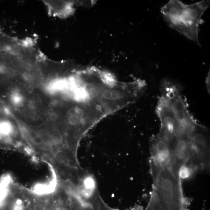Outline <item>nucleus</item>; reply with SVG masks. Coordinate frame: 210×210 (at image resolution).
<instances>
[{
  "instance_id": "nucleus-14",
  "label": "nucleus",
  "mask_w": 210,
  "mask_h": 210,
  "mask_svg": "<svg viewBox=\"0 0 210 210\" xmlns=\"http://www.w3.org/2000/svg\"><path fill=\"white\" fill-rule=\"evenodd\" d=\"M206 83L207 86V89H210V73L208 74V75L206 77Z\"/></svg>"
},
{
  "instance_id": "nucleus-11",
  "label": "nucleus",
  "mask_w": 210,
  "mask_h": 210,
  "mask_svg": "<svg viewBox=\"0 0 210 210\" xmlns=\"http://www.w3.org/2000/svg\"><path fill=\"white\" fill-rule=\"evenodd\" d=\"M7 74L8 77H13L15 76L16 72L13 69H10L7 70Z\"/></svg>"
},
{
  "instance_id": "nucleus-7",
  "label": "nucleus",
  "mask_w": 210,
  "mask_h": 210,
  "mask_svg": "<svg viewBox=\"0 0 210 210\" xmlns=\"http://www.w3.org/2000/svg\"><path fill=\"white\" fill-rule=\"evenodd\" d=\"M75 114L79 118H81L84 115L83 110L80 108H77L75 111Z\"/></svg>"
},
{
  "instance_id": "nucleus-6",
  "label": "nucleus",
  "mask_w": 210,
  "mask_h": 210,
  "mask_svg": "<svg viewBox=\"0 0 210 210\" xmlns=\"http://www.w3.org/2000/svg\"><path fill=\"white\" fill-rule=\"evenodd\" d=\"M69 122L71 125H75L79 123V118L75 114L70 116L69 118Z\"/></svg>"
},
{
  "instance_id": "nucleus-15",
  "label": "nucleus",
  "mask_w": 210,
  "mask_h": 210,
  "mask_svg": "<svg viewBox=\"0 0 210 210\" xmlns=\"http://www.w3.org/2000/svg\"><path fill=\"white\" fill-rule=\"evenodd\" d=\"M76 210H86V209H85L84 208H77V209H76Z\"/></svg>"
},
{
  "instance_id": "nucleus-13",
  "label": "nucleus",
  "mask_w": 210,
  "mask_h": 210,
  "mask_svg": "<svg viewBox=\"0 0 210 210\" xmlns=\"http://www.w3.org/2000/svg\"><path fill=\"white\" fill-rule=\"evenodd\" d=\"M12 65L14 67H18L20 65V61L18 59H15L13 61Z\"/></svg>"
},
{
  "instance_id": "nucleus-2",
  "label": "nucleus",
  "mask_w": 210,
  "mask_h": 210,
  "mask_svg": "<svg viewBox=\"0 0 210 210\" xmlns=\"http://www.w3.org/2000/svg\"><path fill=\"white\" fill-rule=\"evenodd\" d=\"M193 169L189 166L183 165L180 168L179 172V177L180 179H185L189 178L193 175Z\"/></svg>"
},
{
  "instance_id": "nucleus-10",
  "label": "nucleus",
  "mask_w": 210,
  "mask_h": 210,
  "mask_svg": "<svg viewBox=\"0 0 210 210\" xmlns=\"http://www.w3.org/2000/svg\"><path fill=\"white\" fill-rule=\"evenodd\" d=\"M11 51L13 54L17 55L20 52V49L18 46H15L11 48Z\"/></svg>"
},
{
  "instance_id": "nucleus-9",
  "label": "nucleus",
  "mask_w": 210,
  "mask_h": 210,
  "mask_svg": "<svg viewBox=\"0 0 210 210\" xmlns=\"http://www.w3.org/2000/svg\"><path fill=\"white\" fill-rule=\"evenodd\" d=\"M111 92L109 89H105L103 93V96L105 99H110L111 98Z\"/></svg>"
},
{
  "instance_id": "nucleus-4",
  "label": "nucleus",
  "mask_w": 210,
  "mask_h": 210,
  "mask_svg": "<svg viewBox=\"0 0 210 210\" xmlns=\"http://www.w3.org/2000/svg\"><path fill=\"white\" fill-rule=\"evenodd\" d=\"M37 111L36 107L32 104L26 105L23 109V113L27 117H34L36 114Z\"/></svg>"
},
{
  "instance_id": "nucleus-3",
  "label": "nucleus",
  "mask_w": 210,
  "mask_h": 210,
  "mask_svg": "<svg viewBox=\"0 0 210 210\" xmlns=\"http://www.w3.org/2000/svg\"><path fill=\"white\" fill-rule=\"evenodd\" d=\"M12 102L17 106H20L23 102V97L20 92L15 91L13 92L11 96Z\"/></svg>"
},
{
  "instance_id": "nucleus-8",
  "label": "nucleus",
  "mask_w": 210,
  "mask_h": 210,
  "mask_svg": "<svg viewBox=\"0 0 210 210\" xmlns=\"http://www.w3.org/2000/svg\"><path fill=\"white\" fill-rule=\"evenodd\" d=\"M45 210H55V207L53 204L48 201L45 204Z\"/></svg>"
},
{
  "instance_id": "nucleus-12",
  "label": "nucleus",
  "mask_w": 210,
  "mask_h": 210,
  "mask_svg": "<svg viewBox=\"0 0 210 210\" xmlns=\"http://www.w3.org/2000/svg\"><path fill=\"white\" fill-rule=\"evenodd\" d=\"M4 63L7 65H12L13 60L11 57H8L4 59Z\"/></svg>"
},
{
  "instance_id": "nucleus-5",
  "label": "nucleus",
  "mask_w": 210,
  "mask_h": 210,
  "mask_svg": "<svg viewBox=\"0 0 210 210\" xmlns=\"http://www.w3.org/2000/svg\"><path fill=\"white\" fill-rule=\"evenodd\" d=\"M42 201H38L34 206V210H45V204Z\"/></svg>"
},
{
  "instance_id": "nucleus-1",
  "label": "nucleus",
  "mask_w": 210,
  "mask_h": 210,
  "mask_svg": "<svg viewBox=\"0 0 210 210\" xmlns=\"http://www.w3.org/2000/svg\"><path fill=\"white\" fill-rule=\"evenodd\" d=\"M210 1L187 5L178 0H170L161 12L170 27L200 45L199 27L201 17L209 6Z\"/></svg>"
}]
</instances>
